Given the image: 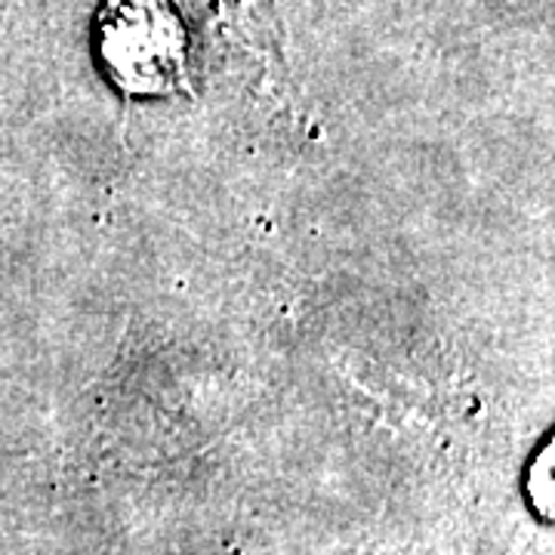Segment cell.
<instances>
[{
    "label": "cell",
    "instance_id": "1",
    "mask_svg": "<svg viewBox=\"0 0 555 555\" xmlns=\"http://www.w3.org/2000/svg\"><path fill=\"white\" fill-rule=\"evenodd\" d=\"M96 50L105 75L130 96H167L185 83L189 38L167 0H105Z\"/></svg>",
    "mask_w": 555,
    "mask_h": 555
}]
</instances>
